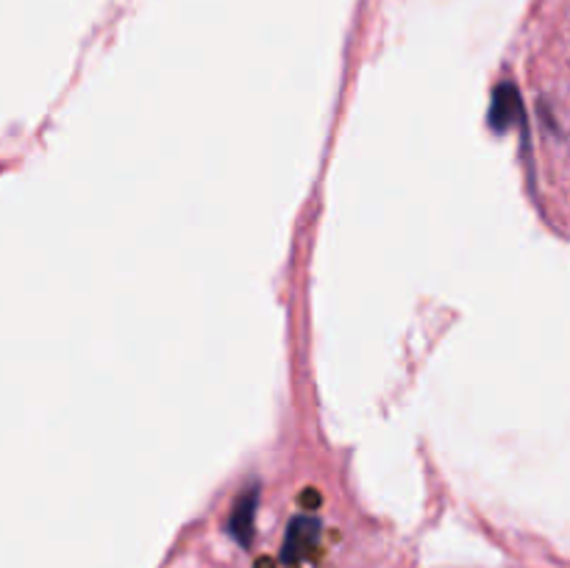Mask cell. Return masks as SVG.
I'll return each mask as SVG.
<instances>
[{
    "instance_id": "6da1fadb",
    "label": "cell",
    "mask_w": 570,
    "mask_h": 568,
    "mask_svg": "<svg viewBox=\"0 0 570 568\" xmlns=\"http://www.w3.org/2000/svg\"><path fill=\"white\" fill-rule=\"evenodd\" d=\"M532 193L540 215L570 245V0H540L518 61Z\"/></svg>"
}]
</instances>
